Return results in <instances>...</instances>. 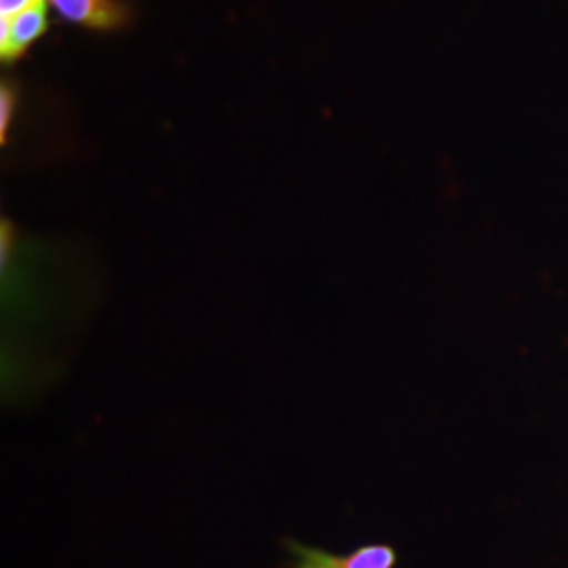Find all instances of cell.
<instances>
[{
    "instance_id": "4",
    "label": "cell",
    "mask_w": 568,
    "mask_h": 568,
    "mask_svg": "<svg viewBox=\"0 0 568 568\" xmlns=\"http://www.w3.org/2000/svg\"><path fill=\"white\" fill-rule=\"evenodd\" d=\"M20 100V87L16 81H2L0 84V140L7 143V133L16 116V108Z\"/></svg>"
},
{
    "instance_id": "5",
    "label": "cell",
    "mask_w": 568,
    "mask_h": 568,
    "mask_svg": "<svg viewBox=\"0 0 568 568\" xmlns=\"http://www.w3.org/2000/svg\"><path fill=\"white\" fill-rule=\"evenodd\" d=\"M44 2V0H0V18L4 20H13L16 16H20L21 11Z\"/></svg>"
},
{
    "instance_id": "3",
    "label": "cell",
    "mask_w": 568,
    "mask_h": 568,
    "mask_svg": "<svg viewBox=\"0 0 568 568\" xmlns=\"http://www.w3.org/2000/svg\"><path fill=\"white\" fill-rule=\"evenodd\" d=\"M49 28L47 20V4L39 2L13 20L0 18V55L2 61L20 60L21 55L30 49V44L39 41Z\"/></svg>"
},
{
    "instance_id": "1",
    "label": "cell",
    "mask_w": 568,
    "mask_h": 568,
    "mask_svg": "<svg viewBox=\"0 0 568 568\" xmlns=\"http://www.w3.org/2000/svg\"><path fill=\"white\" fill-rule=\"evenodd\" d=\"M288 554L284 568H396L398 551L389 544H366L347 554L307 546L300 539H283Z\"/></svg>"
},
{
    "instance_id": "2",
    "label": "cell",
    "mask_w": 568,
    "mask_h": 568,
    "mask_svg": "<svg viewBox=\"0 0 568 568\" xmlns=\"http://www.w3.org/2000/svg\"><path fill=\"white\" fill-rule=\"evenodd\" d=\"M61 18L91 30H119L131 11L121 0H49Z\"/></svg>"
}]
</instances>
